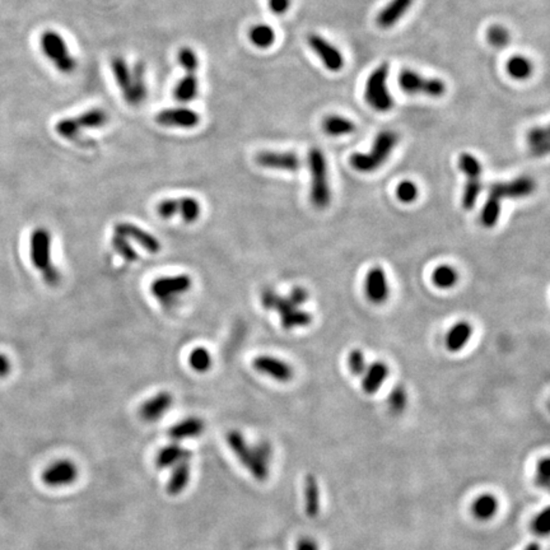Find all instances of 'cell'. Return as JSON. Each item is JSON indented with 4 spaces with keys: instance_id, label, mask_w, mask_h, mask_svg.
<instances>
[{
    "instance_id": "1",
    "label": "cell",
    "mask_w": 550,
    "mask_h": 550,
    "mask_svg": "<svg viewBox=\"0 0 550 550\" xmlns=\"http://www.w3.org/2000/svg\"><path fill=\"white\" fill-rule=\"evenodd\" d=\"M111 71L126 104L133 107L144 104L148 96L144 64L136 63L130 68L125 59L115 56L111 59Z\"/></svg>"
},
{
    "instance_id": "9",
    "label": "cell",
    "mask_w": 550,
    "mask_h": 550,
    "mask_svg": "<svg viewBox=\"0 0 550 550\" xmlns=\"http://www.w3.org/2000/svg\"><path fill=\"white\" fill-rule=\"evenodd\" d=\"M459 169L466 176L465 190L462 195V207L466 210H472L475 207L483 189L482 163L475 155L462 153L459 158Z\"/></svg>"
},
{
    "instance_id": "51",
    "label": "cell",
    "mask_w": 550,
    "mask_h": 550,
    "mask_svg": "<svg viewBox=\"0 0 550 550\" xmlns=\"http://www.w3.org/2000/svg\"><path fill=\"white\" fill-rule=\"evenodd\" d=\"M297 550H318V544L311 537H302L298 542Z\"/></svg>"
},
{
    "instance_id": "46",
    "label": "cell",
    "mask_w": 550,
    "mask_h": 550,
    "mask_svg": "<svg viewBox=\"0 0 550 550\" xmlns=\"http://www.w3.org/2000/svg\"><path fill=\"white\" fill-rule=\"evenodd\" d=\"M348 363H349L350 372H352L353 375H362V373H364L366 369H367V367H366L364 356H363L362 352L359 349H354L350 352Z\"/></svg>"
},
{
    "instance_id": "49",
    "label": "cell",
    "mask_w": 550,
    "mask_h": 550,
    "mask_svg": "<svg viewBox=\"0 0 550 550\" xmlns=\"http://www.w3.org/2000/svg\"><path fill=\"white\" fill-rule=\"evenodd\" d=\"M288 298L291 299L292 304L294 306H301L304 302L309 301V292L306 291L302 287H296L294 289H292L291 294L288 296Z\"/></svg>"
},
{
    "instance_id": "47",
    "label": "cell",
    "mask_w": 550,
    "mask_h": 550,
    "mask_svg": "<svg viewBox=\"0 0 550 550\" xmlns=\"http://www.w3.org/2000/svg\"><path fill=\"white\" fill-rule=\"evenodd\" d=\"M291 0H268L269 9L272 11V13L277 16L287 13L288 9L291 8Z\"/></svg>"
},
{
    "instance_id": "2",
    "label": "cell",
    "mask_w": 550,
    "mask_h": 550,
    "mask_svg": "<svg viewBox=\"0 0 550 550\" xmlns=\"http://www.w3.org/2000/svg\"><path fill=\"white\" fill-rule=\"evenodd\" d=\"M30 256L33 266L42 273V278L46 283L50 287H56L60 283L61 275L58 268L52 264V234L44 227H39L31 233Z\"/></svg>"
},
{
    "instance_id": "38",
    "label": "cell",
    "mask_w": 550,
    "mask_h": 550,
    "mask_svg": "<svg viewBox=\"0 0 550 550\" xmlns=\"http://www.w3.org/2000/svg\"><path fill=\"white\" fill-rule=\"evenodd\" d=\"M111 247L128 263H136V260L139 259L134 247L130 245L128 239L124 236L115 233L111 237Z\"/></svg>"
},
{
    "instance_id": "35",
    "label": "cell",
    "mask_w": 550,
    "mask_h": 550,
    "mask_svg": "<svg viewBox=\"0 0 550 550\" xmlns=\"http://www.w3.org/2000/svg\"><path fill=\"white\" fill-rule=\"evenodd\" d=\"M458 279H459L458 272L453 269V266L450 265L438 266L434 269V274H432V282L436 287H438L441 289L453 288V285L458 283Z\"/></svg>"
},
{
    "instance_id": "37",
    "label": "cell",
    "mask_w": 550,
    "mask_h": 550,
    "mask_svg": "<svg viewBox=\"0 0 550 550\" xmlns=\"http://www.w3.org/2000/svg\"><path fill=\"white\" fill-rule=\"evenodd\" d=\"M179 213L186 223H194L199 220L201 214V203L195 198H181L179 199Z\"/></svg>"
},
{
    "instance_id": "17",
    "label": "cell",
    "mask_w": 550,
    "mask_h": 550,
    "mask_svg": "<svg viewBox=\"0 0 550 550\" xmlns=\"http://www.w3.org/2000/svg\"><path fill=\"white\" fill-rule=\"evenodd\" d=\"M114 231L116 234L136 241L138 245L145 249L148 253H158L162 249L161 242L155 236L129 222H119L114 227Z\"/></svg>"
},
{
    "instance_id": "14",
    "label": "cell",
    "mask_w": 550,
    "mask_h": 550,
    "mask_svg": "<svg viewBox=\"0 0 550 550\" xmlns=\"http://www.w3.org/2000/svg\"><path fill=\"white\" fill-rule=\"evenodd\" d=\"M155 121L166 128L193 129L201 123V115L188 107H172L160 111Z\"/></svg>"
},
{
    "instance_id": "4",
    "label": "cell",
    "mask_w": 550,
    "mask_h": 550,
    "mask_svg": "<svg viewBox=\"0 0 550 550\" xmlns=\"http://www.w3.org/2000/svg\"><path fill=\"white\" fill-rule=\"evenodd\" d=\"M309 167L311 172V201L313 207L325 209L331 201L330 184L328 176V163L318 148H312L309 153Z\"/></svg>"
},
{
    "instance_id": "3",
    "label": "cell",
    "mask_w": 550,
    "mask_h": 550,
    "mask_svg": "<svg viewBox=\"0 0 550 550\" xmlns=\"http://www.w3.org/2000/svg\"><path fill=\"white\" fill-rule=\"evenodd\" d=\"M399 142V136L395 131L385 130L376 136L373 147L369 153H354L350 157V165L359 172H372L380 169L388 160L393 149Z\"/></svg>"
},
{
    "instance_id": "12",
    "label": "cell",
    "mask_w": 550,
    "mask_h": 550,
    "mask_svg": "<svg viewBox=\"0 0 550 550\" xmlns=\"http://www.w3.org/2000/svg\"><path fill=\"white\" fill-rule=\"evenodd\" d=\"M535 189L537 184L531 177L521 176L510 182H494L489 188V194L501 201L503 199H522L530 196Z\"/></svg>"
},
{
    "instance_id": "7",
    "label": "cell",
    "mask_w": 550,
    "mask_h": 550,
    "mask_svg": "<svg viewBox=\"0 0 550 550\" xmlns=\"http://www.w3.org/2000/svg\"><path fill=\"white\" fill-rule=\"evenodd\" d=\"M40 45L46 58L56 66L60 73L71 74L77 68V60L71 55L63 36L58 32L47 30L40 37Z\"/></svg>"
},
{
    "instance_id": "40",
    "label": "cell",
    "mask_w": 550,
    "mask_h": 550,
    "mask_svg": "<svg viewBox=\"0 0 550 550\" xmlns=\"http://www.w3.org/2000/svg\"><path fill=\"white\" fill-rule=\"evenodd\" d=\"M388 408L393 413H395V414L402 413L408 404V395H407L405 388L402 386H395V388L391 391V394L388 396Z\"/></svg>"
},
{
    "instance_id": "11",
    "label": "cell",
    "mask_w": 550,
    "mask_h": 550,
    "mask_svg": "<svg viewBox=\"0 0 550 550\" xmlns=\"http://www.w3.org/2000/svg\"><path fill=\"white\" fill-rule=\"evenodd\" d=\"M193 287V279L189 274H179L175 277H162L155 279L150 285V292L161 304L169 307L175 302L176 298L190 291Z\"/></svg>"
},
{
    "instance_id": "25",
    "label": "cell",
    "mask_w": 550,
    "mask_h": 550,
    "mask_svg": "<svg viewBox=\"0 0 550 550\" xmlns=\"http://www.w3.org/2000/svg\"><path fill=\"white\" fill-rule=\"evenodd\" d=\"M190 458H191L190 451L182 448L177 442H172L167 446L161 448L160 453H157L155 465L158 466L160 469H167V467L175 466L181 460L190 459Z\"/></svg>"
},
{
    "instance_id": "13",
    "label": "cell",
    "mask_w": 550,
    "mask_h": 550,
    "mask_svg": "<svg viewBox=\"0 0 550 550\" xmlns=\"http://www.w3.org/2000/svg\"><path fill=\"white\" fill-rule=\"evenodd\" d=\"M307 42L311 49L321 59L326 69L330 71H339L343 69L344 56L340 50L331 44L330 41L324 39L318 33H311L307 37Z\"/></svg>"
},
{
    "instance_id": "39",
    "label": "cell",
    "mask_w": 550,
    "mask_h": 550,
    "mask_svg": "<svg viewBox=\"0 0 550 550\" xmlns=\"http://www.w3.org/2000/svg\"><path fill=\"white\" fill-rule=\"evenodd\" d=\"M486 40L493 47H505L511 42V33L501 25H493L486 31Z\"/></svg>"
},
{
    "instance_id": "10",
    "label": "cell",
    "mask_w": 550,
    "mask_h": 550,
    "mask_svg": "<svg viewBox=\"0 0 550 550\" xmlns=\"http://www.w3.org/2000/svg\"><path fill=\"white\" fill-rule=\"evenodd\" d=\"M399 85L409 95H424L428 97H441L446 92V85L437 78L423 77L412 69H404L399 76Z\"/></svg>"
},
{
    "instance_id": "30",
    "label": "cell",
    "mask_w": 550,
    "mask_h": 550,
    "mask_svg": "<svg viewBox=\"0 0 550 550\" xmlns=\"http://www.w3.org/2000/svg\"><path fill=\"white\" fill-rule=\"evenodd\" d=\"M472 512L477 520L489 521L498 512V499L489 493L482 494L474 501Z\"/></svg>"
},
{
    "instance_id": "22",
    "label": "cell",
    "mask_w": 550,
    "mask_h": 550,
    "mask_svg": "<svg viewBox=\"0 0 550 550\" xmlns=\"http://www.w3.org/2000/svg\"><path fill=\"white\" fill-rule=\"evenodd\" d=\"M364 372L366 373L362 381L363 391L369 395H372L377 393L381 388L382 383L386 381L390 369L386 363L375 362L372 363L369 369H366Z\"/></svg>"
},
{
    "instance_id": "43",
    "label": "cell",
    "mask_w": 550,
    "mask_h": 550,
    "mask_svg": "<svg viewBox=\"0 0 550 550\" xmlns=\"http://www.w3.org/2000/svg\"><path fill=\"white\" fill-rule=\"evenodd\" d=\"M535 480L537 486L543 489H548L550 483V460L549 458H544L537 462Z\"/></svg>"
},
{
    "instance_id": "27",
    "label": "cell",
    "mask_w": 550,
    "mask_h": 550,
    "mask_svg": "<svg viewBox=\"0 0 550 550\" xmlns=\"http://www.w3.org/2000/svg\"><path fill=\"white\" fill-rule=\"evenodd\" d=\"M199 93V80L194 71H186V76L180 79L176 85L175 98L181 104H189L198 97Z\"/></svg>"
},
{
    "instance_id": "23",
    "label": "cell",
    "mask_w": 550,
    "mask_h": 550,
    "mask_svg": "<svg viewBox=\"0 0 550 550\" xmlns=\"http://www.w3.org/2000/svg\"><path fill=\"white\" fill-rule=\"evenodd\" d=\"M304 512L310 518H315L320 513L321 507V496L318 478L312 474H309L304 478Z\"/></svg>"
},
{
    "instance_id": "48",
    "label": "cell",
    "mask_w": 550,
    "mask_h": 550,
    "mask_svg": "<svg viewBox=\"0 0 550 550\" xmlns=\"http://www.w3.org/2000/svg\"><path fill=\"white\" fill-rule=\"evenodd\" d=\"M277 296H278V293L274 291V289H272V288H265V289H263L261 296H260L261 306H263L265 310H273Z\"/></svg>"
},
{
    "instance_id": "5",
    "label": "cell",
    "mask_w": 550,
    "mask_h": 550,
    "mask_svg": "<svg viewBox=\"0 0 550 550\" xmlns=\"http://www.w3.org/2000/svg\"><path fill=\"white\" fill-rule=\"evenodd\" d=\"M390 65L382 63L369 74L364 87V100L376 111L388 112L394 106V100L388 91V79Z\"/></svg>"
},
{
    "instance_id": "32",
    "label": "cell",
    "mask_w": 550,
    "mask_h": 550,
    "mask_svg": "<svg viewBox=\"0 0 550 550\" xmlns=\"http://www.w3.org/2000/svg\"><path fill=\"white\" fill-rule=\"evenodd\" d=\"M506 71L508 73L510 77L518 80H524L531 77L534 66L531 60L525 58L522 55H513L512 58L508 59L506 64Z\"/></svg>"
},
{
    "instance_id": "24",
    "label": "cell",
    "mask_w": 550,
    "mask_h": 550,
    "mask_svg": "<svg viewBox=\"0 0 550 550\" xmlns=\"http://www.w3.org/2000/svg\"><path fill=\"white\" fill-rule=\"evenodd\" d=\"M205 423L198 417H190L188 419L177 423L169 428V436L172 441L188 440L193 437H198L204 432Z\"/></svg>"
},
{
    "instance_id": "16",
    "label": "cell",
    "mask_w": 550,
    "mask_h": 550,
    "mask_svg": "<svg viewBox=\"0 0 550 550\" xmlns=\"http://www.w3.org/2000/svg\"><path fill=\"white\" fill-rule=\"evenodd\" d=\"M77 478V465L69 460H60L54 462L42 474V482L49 486H69Z\"/></svg>"
},
{
    "instance_id": "36",
    "label": "cell",
    "mask_w": 550,
    "mask_h": 550,
    "mask_svg": "<svg viewBox=\"0 0 550 550\" xmlns=\"http://www.w3.org/2000/svg\"><path fill=\"white\" fill-rule=\"evenodd\" d=\"M212 356L209 350L204 347H198L190 352L189 356V364L198 373H204L212 369Z\"/></svg>"
},
{
    "instance_id": "6",
    "label": "cell",
    "mask_w": 550,
    "mask_h": 550,
    "mask_svg": "<svg viewBox=\"0 0 550 550\" xmlns=\"http://www.w3.org/2000/svg\"><path fill=\"white\" fill-rule=\"evenodd\" d=\"M109 121V115L102 109H91L77 117H68L60 120L55 130L59 136L66 141L76 142L80 136V131L85 129L102 128Z\"/></svg>"
},
{
    "instance_id": "41",
    "label": "cell",
    "mask_w": 550,
    "mask_h": 550,
    "mask_svg": "<svg viewBox=\"0 0 550 550\" xmlns=\"http://www.w3.org/2000/svg\"><path fill=\"white\" fill-rule=\"evenodd\" d=\"M177 59H179V63L181 65L182 69L185 71L196 73L199 69V58H198L195 50L189 46H184L180 49Z\"/></svg>"
},
{
    "instance_id": "21",
    "label": "cell",
    "mask_w": 550,
    "mask_h": 550,
    "mask_svg": "<svg viewBox=\"0 0 550 550\" xmlns=\"http://www.w3.org/2000/svg\"><path fill=\"white\" fill-rule=\"evenodd\" d=\"M414 0H391L377 16L376 22L381 28H391L402 20L413 6Z\"/></svg>"
},
{
    "instance_id": "33",
    "label": "cell",
    "mask_w": 550,
    "mask_h": 550,
    "mask_svg": "<svg viewBox=\"0 0 550 550\" xmlns=\"http://www.w3.org/2000/svg\"><path fill=\"white\" fill-rule=\"evenodd\" d=\"M249 37L251 44L258 49H268L275 42V31L269 25L260 23L250 28Z\"/></svg>"
},
{
    "instance_id": "28",
    "label": "cell",
    "mask_w": 550,
    "mask_h": 550,
    "mask_svg": "<svg viewBox=\"0 0 550 550\" xmlns=\"http://www.w3.org/2000/svg\"><path fill=\"white\" fill-rule=\"evenodd\" d=\"M473 334V326L466 323V321H460L456 325H453V329L448 331L446 337V348L450 352H459L465 347V344L470 340Z\"/></svg>"
},
{
    "instance_id": "20",
    "label": "cell",
    "mask_w": 550,
    "mask_h": 550,
    "mask_svg": "<svg viewBox=\"0 0 550 550\" xmlns=\"http://www.w3.org/2000/svg\"><path fill=\"white\" fill-rule=\"evenodd\" d=\"M174 404V396L169 391L158 393L157 395L152 396L149 400L143 402L139 408V417L144 422H157L162 415L169 412V408Z\"/></svg>"
},
{
    "instance_id": "45",
    "label": "cell",
    "mask_w": 550,
    "mask_h": 550,
    "mask_svg": "<svg viewBox=\"0 0 550 550\" xmlns=\"http://www.w3.org/2000/svg\"><path fill=\"white\" fill-rule=\"evenodd\" d=\"M157 213L163 220H169L179 213V199H165L157 205Z\"/></svg>"
},
{
    "instance_id": "26",
    "label": "cell",
    "mask_w": 550,
    "mask_h": 550,
    "mask_svg": "<svg viewBox=\"0 0 550 550\" xmlns=\"http://www.w3.org/2000/svg\"><path fill=\"white\" fill-rule=\"evenodd\" d=\"M190 480V459H184L172 466V473L167 484V492L171 496H177L185 491Z\"/></svg>"
},
{
    "instance_id": "15",
    "label": "cell",
    "mask_w": 550,
    "mask_h": 550,
    "mask_svg": "<svg viewBox=\"0 0 550 550\" xmlns=\"http://www.w3.org/2000/svg\"><path fill=\"white\" fill-rule=\"evenodd\" d=\"M255 161L260 167L269 169H280V171H298L302 166L299 155L294 152H273L263 150L255 157Z\"/></svg>"
},
{
    "instance_id": "31",
    "label": "cell",
    "mask_w": 550,
    "mask_h": 550,
    "mask_svg": "<svg viewBox=\"0 0 550 550\" xmlns=\"http://www.w3.org/2000/svg\"><path fill=\"white\" fill-rule=\"evenodd\" d=\"M323 129L326 134L331 136H348L356 130V125L347 117L330 115L325 117L323 121Z\"/></svg>"
},
{
    "instance_id": "50",
    "label": "cell",
    "mask_w": 550,
    "mask_h": 550,
    "mask_svg": "<svg viewBox=\"0 0 550 550\" xmlns=\"http://www.w3.org/2000/svg\"><path fill=\"white\" fill-rule=\"evenodd\" d=\"M12 372V362L6 354L0 353V378H6Z\"/></svg>"
},
{
    "instance_id": "29",
    "label": "cell",
    "mask_w": 550,
    "mask_h": 550,
    "mask_svg": "<svg viewBox=\"0 0 550 550\" xmlns=\"http://www.w3.org/2000/svg\"><path fill=\"white\" fill-rule=\"evenodd\" d=\"M526 143L532 155L543 157L549 152L550 141L548 128H532L526 136Z\"/></svg>"
},
{
    "instance_id": "19",
    "label": "cell",
    "mask_w": 550,
    "mask_h": 550,
    "mask_svg": "<svg viewBox=\"0 0 550 550\" xmlns=\"http://www.w3.org/2000/svg\"><path fill=\"white\" fill-rule=\"evenodd\" d=\"M364 291L372 304H383L388 299L390 288L386 274L382 268L375 266L369 270L364 282Z\"/></svg>"
},
{
    "instance_id": "34",
    "label": "cell",
    "mask_w": 550,
    "mask_h": 550,
    "mask_svg": "<svg viewBox=\"0 0 550 550\" xmlns=\"http://www.w3.org/2000/svg\"><path fill=\"white\" fill-rule=\"evenodd\" d=\"M280 323L282 326L285 330H292L294 328H304L312 323V316H311L310 312L307 311L299 310V309H294V310L287 312L285 315L280 316Z\"/></svg>"
},
{
    "instance_id": "42",
    "label": "cell",
    "mask_w": 550,
    "mask_h": 550,
    "mask_svg": "<svg viewBox=\"0 0 550 550\" xmlns=\"http://www.w3.org/2000/svg\"><path fill=\"white\" fill-rule=\"evenodd\" d=\"M418 195H419V190L417 188V185L409 180L400 182L396 188V196L402 203H413L417 201Z\"/></svg>"
},
{
    "instance_id": "44",
    "label": "cell",
    "mask_w": 550,
    "mask_h": 550,
    "mask_svg": "<svg viewBox=\"0 0 550 550\" xmlns=\"http://www.w3.org/2000/svg\"><path fill=\"white\" fill-rule=\"evenodd\" d=\"M550 530V511L549 508H545L537 515V518L532 521V531L540 535L545 537L549 534Z\"/></svg>"
},
{
    "instance_id": "52",
    "label": "cell",
    "mask_w": 550,
    "mask_h": 550,
    "mask_svg": "<svg viewBox=\"0 0 550 550\" xmlns=\"http://www.w3.org/2000/svg\"><path fill=\"white\" fill-rule=\"evenodd\" d=\"M524 550H542V548H540V545L537 543H531L529 544Z\"/></svg>"
},
{
    "instance_id": "8",
    "label": "cell",
    "mask_w": 550,
    "mask_h": 550,
    "mask_svg": "<svg viewBox=\"0 0 550 550\" xmlns=\"http://www.w3.org/2000/svg\"><path fill=\"white\" fill-rule=\"evenodd\" d=\"M227 442L255 479L259 482H265L268 479L269 464L260 458L253 447L249 446L245 437L239 431H231L227 434Z\"/></svg>"
},
{
    "instance_id": "18",
    "label": "cell",
    "mask_w": 550,
    "mask_h": 550,
    "mask_svg": "<svg viewBox=\"0 0 550 550\" xmlns=\"http://www.w3.org/2000/svg\"><path fill=\"white\" fill-rule=\"evenodd\" d=\"M253 367L260 373L270 376L275 381L288 382L293 378L291 366L275 357L258 356L253 361Z\"/></svg>"
}]
</instances>
